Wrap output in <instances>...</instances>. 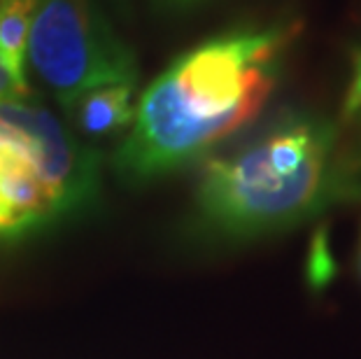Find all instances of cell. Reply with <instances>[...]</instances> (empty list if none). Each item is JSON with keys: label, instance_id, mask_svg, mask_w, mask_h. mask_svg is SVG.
<instances>
[{"label": "cell", "instance_id": "obj_10", "mask_svg": "<svg viewBox=\"0 0 361 359\" xmlns=\"http://www.w3.org/2000/svg\"><path fill=\"white\" fill-rule=\"evenodd\" d=\"M107 5H112V10L114 12H119L121 17H128V12H130V3L133 0H105Z\"/></svg>", "mask_w": 361, "mask_h": 359}, {"label": "cell", "instance_id": "obj_2", "mask_svg": "<svg viewBox=\"0 0 361 359\" xmlns=\"http://www.w3.org/2000/svg\"><path fill=\"white\" fill-rule=\"evenodd\" d=\"M361 198V157L336 121L291 110L224 154L207 157L194 208L219 238H257Z\"/></svg>", "mask_w": 361, "mask_h": 359}, {"label": "cell", "instance_id": "obj_8", "mask_svg": "<svg viewBox=\"0 0 361 359\" xmlns=\"http://www.w3.org/2000/svg\"><path fill=\"white\" fill-rule=\"evenodd\" d=\"M210 0H149L152 10L161 17H182V14L196 12L198 7L207 5Z\"/></svg>", "mask_w": 361, "mask_h": 359}, {"label": "cell", "instance_id": "obj_12", "mask_svg": "<svg viewBox=\"0 0 361 359\" xmlns=\"http://www.w3.org/2000/svg\"><path fill=\"white\" fill-rule=\"evenodd\" d=\"M359 271H361V236H359Z\"/></svg>", "mask_w": 361, "mask_h": 359}, {"label": "cell", "instance_id": "obj_3", "mask_svg": "<svg viewBox=\"0 0 361 359\" xmlns=\"http://www.w3.org/2000/svg\"><path fill=\"white\" fill-rule=\"evenodd\" d=\"M101 157L28 96L0 101V238L40 231L87 210Z\"/></svg>", "mask_w": 361, "mask_h": 359}, {"label": "cell", "instance_id": "obj_4", "mask_svg": "<svg viewBox=\"0 0 361 359\" xmlns=\"http://www.w3.org/2000/svg\"><path fill=\"white\" fill-rule=\"evenodd\" d=\"M26 66L63 105L105 84H135L133 47L98 0H40L30 24Z\"/></svg>", "mask_w": 361, "mask_h": 359}, {"label": "cell", "instance_id": "obj_6", "mask_svg": "<svg viewBox=\"0 0 361 359\" xmlns=\"http://www.w3.org/2000/svg\"><path fill=\"white\" fill-rule=\"evenodd\" d=\"M40 0H0V61L26 78V47Z\"/></svg>", "mask_w": 361, "mask_h": 359}, {"label": "cell", "instance_id": "obj_11", "mask_svg": "<svg viewBox=\"0 0 361 359\" xmlns=\"http://www.w3.org/2000/svg\"><path fill=\"white\" fill-rule=\"evenodd\" d=\"M352 119H359V121H361V108H359V110H357L355 114H352Z\"/></svg>", "mask_w": 361, "mask_h": 359}, {"label": "cell", "instance_id": "obj_9", "mask_svg": "<svg viewBox=\"0 0 361 359\" xmlns=\"http://www.w3.org/2000/svg\"><path fill=\"white\" fill-rule=\"evenodd\" d=\"M21 96H28L26 78L14 75L10 68L0 61V101H5V98H21Z\"/></svg>", "mask_w": 361, "mask_h": 359}, {"label": "cell", "instance_id": "obj_1", "mask_svg": "<svg viewBox=\"0 0 361 359\" xmlns=\"http://www.w3.org/2000/svg\"><path fill=\"white\" fill-rule=\"evenodd\" d=\"M301 28L298 19L235 26L175 56L137 98L112 159L119 178L178 173L247 128L278 89Z\"/></svg>", "mask_w": 361, "mask_h": 359}, {"label": "cell", "instance_id": "obj_7", "mask_svg": "<svg viewBox=\"0 0 361 359\" xmlns=\"http://www.w3.org/2000/svg\"><path fill=\"white\" fill-rule=\"evenodd\" d=\"M361 108V47L352 51V71H350V82L348 91H345V105L343 114L352 119V114Z\"/></svg>", "mask_w": 361, "mask_h": 359}, {"label": "cell", "instance_id": "obj_5", "mask_svg": "<svg viewBox=\"0 0 361 359\" xmlns=\"http://www.w3.org/2000/svg\"><path fill=\"white\" fill-rule=\"evenodd\" d=\"M135 84H105L63 103L68 128L84 138H110L126 131L135 114Z\"/></svg>", "mask_w": 361, "mask_h": 359}]
</instances>
